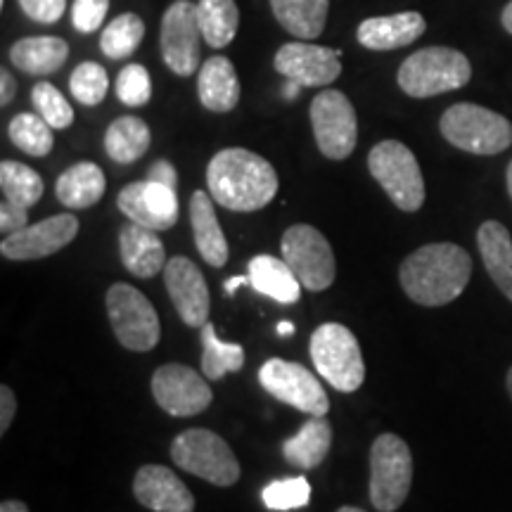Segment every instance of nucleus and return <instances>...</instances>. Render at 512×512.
Listing matches in <instances>:
<instances>
[{
  "instance_id": "nucleus-1",
  "label": "nucleus",
  "mask_w": 512,
  "mask_h": 512,
  "mask_svg": "<svg viewBox=\"0 0 512 512\" xmlns=\"http://www.w3.org/2000/svg\"><path fill=\"white\" fill-rule=\"evenodd\" d=\"M472 278V259L453 242H434L403 259L399 280L408 299L420 306H446L458 299Z\"/></svg>"
},
{
  "instance_id": "nucleus-2",
  "label": "nucleus",
  "mask_w": 512,
  "mask_h": 512,
  "mask_svg": "<svg viewBox=\"0 0 512 512\" xmlns=\"http://www.w3.org/2000/svg\"><path fill=\"white\" fill-rule=\"evenodd\" d=\"M207 185L214 202L230 211H256L278 195V174L273 164L245 147L216 152L207 166Z\"/></svg>"
},
{
  "instance_id": "nucleus-3",
  "label": "nucleus",
  "mask_w": 512,
  "mask_h": 512,
  "mask_svg": "<svg viewBox=\"0 0 512 512\" xmlns=\"http://www.w3.org/2000/svg\"><path fill=\"white\" fill-rule=\"evenodd\" d=\"M472 64L456 48L432 46L406 57L396 74L401 91L411 98H434V95L458 91L470 83Z\"/></svg>"
},
{
  "instance_id": "nucleus-4",
  "label": "nucleus",
  "mask_w": 512,
  "mask_h": 512,
  "mask_svg": "<svg viewBox=\"0 0 512 512\" xmlns=\"http://www.w3.org/2000/svg\"><path fill=\"white\" fill-rule=\"evenodd\" d=\"M441 136L470 155H498L512 145V124L503 114L472 102H458L441 114Z\"/></svg>"
},
{
  "instance_id": "nucleus-5",
  "label": "nucleus",
  "mask_w": 512,
  "mask_h": 512,
  "mask_svg": "<svg viewBox=\"0 0 512 512\" xmlns=\"http://www.w3.org/2000/svg\"><path fill=\"white\" fill-rule=\"evenodd\" d=\"M313 366L337 392L351 394L366 380L361 344L354 332L339 323H325L311 335Z\"/></svg>"
},
{
  "instance_id": "nucleus-6",
  "label": "nucleus",
  "mask_w": 512,
  "mask_h": 512,
  "mask_svg": "<svg viewBox=\"0 0 512 512\" xmlns=\"http://www.w3.org/2000/svg\"><path fill=\"white\" fill-rule=\"evenodd\" d=\"M413 484V456L396 434H380L370 448V503L380 512L399 510Z\"/></svg>"
},
{
  "instance_id": "nucleus-7",
  "label": "nucleus",
  "mask_w": 512,
  "mask_h": 512,
  "mask_svg": "<svg viewBox=\"0 0 512 512\" xmlns=\"http://www.w3.org/2000/svg\"><path fill=\"white\" fill-rule=\"evenodd\" d=\"M368 169L401 211L413 214L425 204V178L411 147L399 140H382L370 150Z\"/></svg>"
},
{
  "instance_id": "nucleus-8",
  "label": "nucleus",
  "mask_w": 512,
  "mask_h": 512,
  "mask_svg": "<svg viewBox=\"0 0 512 512\" xmlns=\"http://www.w3.org/2000/svg\"><path fill=\"white\" fill-rule=\"evenodd\" d=\"M171 460L190 472L216 486H233L240 479V463L233 448L211 430H185L171 444Z\"/></svg>"
},
{
  "instance_id": "nucleus-9",
  "label": "nucleus",
  "mask_w": 512,
  "mask_h": 512,
  "mask_svg": "<svg viewBox=\"0 0 512 512\" xmlns=\"http://www.w3.org/2000/svg\"><path fill=\"white\" fill-rule=\"evenodd\" d=\"M107 313L119 344L128 351H152L159 344V318L155 306L133 285L114 283L107 292Z\"/></svg>"
},
{
  "instance_id": "nucleus-10",
  "label": "nucleus",
  "mask_w": 512,
  "mask_h": 512,
  "mask_svg": "<svg viewBox=\"0 0 512 512\" xmlns=\"http://www.w3.org/2000/svg\"><path fill=\"white\" fill-rule=\"evenodd\" d=\"M280 252L306 290L323 292L335 283V254L318 228L306 226V223L290 226L280 242Z\"/></svg>"
},
{
  "instance_id": "nucleus-11",
  "label": "nucleus",
  "mask_w": 512,
  "mask_h": 512,
  "mask_svg": "<svg viewBox=\"0 0 512 512\" xmlns=\"http://www.w3.org/2000/svg\"><path fill=\"white\" fill-rule=\"evenodd\" d=\"M202 38L197 5L192 0L171 3L162 17V29H159V48H162L166 67L181 79L200 72Z\"/></svg>"
},
{
  "instance_id": "nucleus-12",
  "label": "nucleus",
  "mask_w": 512,
  "mask_h": 512,
  "mask_svg": "<svg viewBox=\"0 0 512 512\" xmlns=\"http://www.w3.org/2000/svg\"><path fill=\"white\" fill-rule=\"evenodd\" d=\"M311 126L318 150L328 159L342 162L358 143V121L351 100L342 91L318 93L311 102Z\"/></svg>"
},
{
  "instance_id": "nucleus-13",
  "label": "nucleus",
  "mask_w": 512,
  "mask_h": 512,
  "mask_svg": "<svg viewBox=\"0 0 512 512\" xmlns=\"http://www.w3.org/2000/svg\"><path fill=\"white\" fill-rule=\"evenodd\" d=\"M259 382L268 394L297 411L309 413L313 418H325L330 411V399L318 377L299 363L271 358L259 370Z\"/></svg>"
},
{
  "instance_id": "nucleus-14",
  "label": "nucleus",
  "mask_w": 512,
  "mask_h": 512,
  "mask_svg": "<svg viewBox=\"0 0 512 512\" xmlns=\"http://www.w3.org/2000/svg\"><path fill=\"white\" fill-rule=\"evenodd\" d=\"M152 394L159 406L176 418L200 415L214 399L211 387L202 380L200 373L181 363H166L157 368V373L152 375Z\"/></svg>"
},
{
  "instance_id": "nucleus-15",
  "label": "nucleus",
  "mask_w": 512,
  "mask_h": 512,
  "mask_svg": "<svg viewBox=\"0 0 512 512\" xmlns=\"http://www.w3.org/2000/svg\"><path fill=\"white\" fill-rule=\"evenodd\" d=\"M79 233V219L74 214H57L19 233L5 235L0 252L10 261H36L64 249Z\"/></svg>"
},
{
  "instance_id": "nucleus-16",
  "label": "nucleus",
  "mask_w": 512,
  "mask_h": 512,
  "mask_svg": "<svg viewBox=\"0 0 512 512\" xmlns=\"http://www.w3.org/2000/svg\"><path fill=\"white\" fill-rule=\"evenodd\" d=\"M273 67L285 79L302 83L304 88L328 86L342 74V62H339L337 50L316 46L311 41L285 43L275 53Z\"/></svg>"
},
{
  "instance_id": "nucleus-17",
  "label": "nucleus",
  "mask_w": 512,
  "mask_h": 512,
  "mask_svg": "<svg viewBox=\"0 0 512 512\" xmlns=\"http://www.w3.org/2000/svg\"><path fill=\"white\" fill-rule=\"evenodd\" d=\"M164 283L185 325L202 328L204 323H209V287L195 261H190L188 256H174L166 261Z\"/></svg>"
},
{
  "instance_id": "nucleus-18",
  "label": "nucleus",
  "mask_w": 512,
  "mask_h": 512,
  "mask_svg": "<svg viewBox=\"0 0 512 512\" xmlns=\"http://www.w3.org/2000/svg\"><path fill=\"white\" fill-rule=\"evenodd\" d=\"M119 209L138 226L152 230H169L178 221V197L174 188L155 181L128 183L117 197Z\"/></svg>"
},
{
  "instance_id": "nucleus-19",
  "label": "nucleus",
  "mask_w": 512,
  "mask_h": 512,
  "mask_svg": "<svg viewBox=\"0 0 512 512\" xmlns=\"http://www.w3.org/2000/svg\"><path fill=\"white\" fill-rule=\"evenodd\" d=\"M138 503L152 512H192L195 496L174 470L164 465H143L133 479Z\"/></svg>"
},
{
  "instance_id": "nucleus-20",
  "label": "nucleus",
  "mask_w": 512,
  "mask_h": 512,
  "mask_svg": "<svg viewBox=\"0 0 512 512\" xmlns=\"http://www.w3.org/2000/svg\"><path fill=\"white\" fill-rule=\"evenodd\" d=\"M427 22L420 12H396L387 17H368L358 24L356 38L368 50H399L425 34Z\"/></svg>"
},
{
  "instance_id": "nucleus-21",
  "label": "nucleus",
  "mask_w": 512,
  "mask_h": 512,
  "mask_svg": "<svg viewBox=\"0 0 512 512\" xmlns=\"http://www.w3.org/2000/svg\"><path fill=\"white\" fill-rule=\"evenodd\" d=\"M119 252L121 264L136 278H152L166 266L164 242L157 230L138 226L133 221L119 230Z\"/></svg>"
},
{
  "instance_id": "nucleus-22",
  "label": "nucleus",
  "mask_w": 512,
  "mask_h": 512,
  "mask_svg": "<svg viewBox=\"0 0 512 512\" xmlns=\"http://www.w3.org/2000/svg\"><path fill=\"white\" fill-rule=\"evenodd\" d=\"M197 95L209 112L226 114L240 102V79L228 57H209L197 76Z\"/></svg>"
},
{
  "instance_id": "nucleus-23",
  "label": "nucleus",
  "mask_w": 512,
  "mask_h": 512,
  "mask_svg": "<svg viewBox=\"0 0 512 512\" xmlns=\"http://www.w3.org/2000/svg\"><path fill=\"white\" fill-rule=\"evenodd\" d=\"M190 223L192 235H195V245L200 249L202 259L209 266L223 268L228 264V240L223 235L221 223L216 219L214 197L207 195L204 190H197L190 197Z\"/></svg>"
},
{
  "instance_id": "nucleus-24",
  "label": "nucleus",
  "mask_w": 512,
  "mask_h": 512,
  "mask_svg": "<svg viewBox=\"0 0 512 512\" xmlns=\"http://www.w3.org/2000/svg\"><path fill=\"white\" fill-rule=\"evenodd\" d=\"M249 285L264 297L273 299L278 304H297L302 297V283L287 266L285 259L259 254L249 261Z\"/></svg>"
},
{
  "instance_id": "nucleus-25",
  "label": "nucleus",
  "mask_w": 512,
  "mask_h": 512,
  "mask_svg": "<svg viewBox=\"0 0 512 512\" xmlns=\"http://www.w3.org/2000/svg\"><path fill=\"white\" fill-rule=\"evenodd\" d=\"M67 57L69 46L60 36H27L10 48V62L19 72L34 76L55 74Z\"/></svg>"
},
{
  "instance_id": "nucleus-26",
  "label": "nucleus",
  "mask_w": 512,
  "mask_h": 512,
  "mask_svg": "<svg viewBox=\"0 0 512 512\" xmlns=\"http://www.w3.org/2000/svg\"><path fill=\"white\" fill-rule=\"evenodd\" d=\"M477 247L498 290L512 302V238L498 221H486L477 230Z\"/></svg>"
},
{
  "instance_id": "nucleus-27",
  "label": "nucleus",
  "mask_w": 512,
  "mask_h": 512,
  "mask_svg": "<svg viewBox=\"0 0 512 512\" xmlns=\"http://www.w3.org/2000/svg\"><path fill=\"white\" fill-rule=\"evenodd\" d=\"M107 181L98 164L79 162L62 171L55 183V195L67 209H88L105 195Z\"/></svg>"
},
{
  "instance_id": "nucleus-28",
  "label": "nucleus",
  "mask_w": 512,
  "mask_h": 512,
  "mask_svg": "<svg viewBox=\"0 0 512 512\" xmlns=\"http://www.w3.org/2000/svg\"><path fill=\"white\" fill-rule=\"evenodd\" d=\"M271 10L287 34L313 41L328 24L330 0H271Z\"/></svg>"
},
{
  "instance_id": "nucleus-29",
  "label": "nucleus",
  "mask_w": 512,
  "mask_h": 512,
  "mask_svg": "<svg viewBox=\"0 0 512 512\" xmlns=\"http://www.w3.org/2000/svg\"><path fill=\"white\" fill-rule=\"evenodd\" d=\"M332 446V427L325 418H313L283 444V456L290 465L313 470L328 458Z\"/></svg>"
},
{
  "instance_id": "nucleus-30",
  "label": "nucleus",
  "mask_w": 512,
  "mask_h": 512,
  "mask_svg": "<svg viewBox=\"0 0 512 512\" xmlns=\"http://www.w3.org/2000/svg\"><path fill=\"white\" fill-rule=\"evenodd\" d=\"M150 126L138 117L114 119L105 133V152L117 164H133L150 150Z\"/></svg>"
},
{
  "instance_id": "nucleus-31",
  "label": "nucleus",
  "mask_w": 512,
  "mask_h": 512,
  "mask_svg": "<svg viewBox=\"0 0 512 512\" xmlns=\"http://www.w3.org/2000/svg\"><path fill=\"white\" fill-rule=\"evenodd\" d=\"M197 17H200L204 43L209 48H226L238 36L240 10L235 0H200L197 3Z\"/></svg>"
},
{
  "instance_id": "nucleus-32",
  "label": "nucleus",
  "mask_w": 512,
  "mask_h": 512,
  "mask_svg": "<svg viewBox=\"0 0 512 512\" xmlns=\"http://www.w3.org/2000/svg\"><path fill=\"white\" fill-rule=\"evenodd\" d=\"M202 335V373L207 380H221L228 373H238V370L245 366V351H242L240 344L223 342L216 335L214 325L204 323L200 328Z\"/></svg>"
},
{
  "instance_id": "nucleus-33",
  "label": "nucleus",
  "mask_w": 512,
  "mask_h": 512,
  "mask_svg": "<svg viewBox=\"0 0 512 512\" xmlns=\"http://www.w3.org/2000/svg\"><path fill=\"white\" fill-rule=\"evenodd\" d=\"M0 190H3V200L22 209H31L43 197V178L27 164L5 159L0 164Z\"/></svg>"
},
{
  "instance_id": "nucleus-34",
  "label": "nucleus",
  "mask_w": 512,
  "mask_h": 512,
  "mask_svg": "<svg viewBox=\"0 0 512 512\" xmlns=\"http://www.w3.org/2000/svg\"><path fill=\"white\" fill-rule=\"evenodd\" d=\"M145 38V24L136 12H124L107 24L100 36V50L110 60H124L136 53Z\"/></svg>"
},
{
  "instance_id": "nucleus-35",
  "label": "nucleus",
  "mask_w": 512,
  "mask_h": 512,
  "mask_svg": "<svg viewBox=\"0 0 512 512\" xmlns=\"http://www.w3.org/2000/svg\"><path fill=\"white\" fill-rule=\"evenodd\" d=\"M8 136L12 140V145L19 147L22 152H27L31 157H46L55 145L53 126H50L41 114L31 112H22L17 114L15 119H10Z\"/></svg>"
},
{
  "instance_id": "nucleus-36",
  "label": "nucleus",
  "mask_w": 512,
  "mask_h": 512,
  "mask_svg": "<svg viewBox=\"0 0 512 512\" xmlns=\"http://www.w3.org/2000/svg\"><path fill=\"white\" fill-rule=\"evenodd\" d=\"M107 88H110V76L98 62H81L69 76V91H72L74 100H79L86 107L100 105L105 100Z\"/></svg>"
},
{
  "instance_id": "nucleus-37",
  "label": "nucleus",
  "mask_w": 512,
  "mask_h": 512,
  "mask_svg": "<svg viewBox=\"0 0 512 512\" xmlns=\"http://www.w3.org/2000/svg\"><path fill=\"white\" fill-rule=\"evenodd\" d=\"M31 102H34L36 114H41L50 126L57 128V131L74 124L72 105H69V100L57 91L53 83L38 81L36 86L31 88Z\"/></svg>"
},
{
  "instance_id": "nucleus-38",
  "label": "nucleus",
  "mask_w": 512,
  "mask_h": 512,
  "mask_svg": "<svg viewBox=\"0 0 512 512\" xmlns=\"http://www.w3.org/2000/svg\"><path fill=\"white\" fill-rule=\"evenodd\" d=\"M261 501L268 510H297L309 505L311 501V484L306 477H287L278 479L264 486Z\"/></svg>"
},
{
  "instance_id": "nucleus-39",
  "label": "nucleus",
  "mask_w": 512,
  "mask_h": 512,
  "mask_svg": "<svg viewBox=\"0 0 512 512\" xmlns=\"http://www.w3.org/2000/svg\"><path fill=\"white\" fill-rule=\"evenodd\" d=\"M117 98L126 107H143L152 98V81L143 64H126L117 76Z\"/></svg>"
},
{
  "instance_id": "nucleus-40",
  "label": "nucleus",
  "mask_w": 512,
  "mask_h": 512,
  "mask_svg": "<svg viewBox=\"0 0 512 512\" xmlns=\"http://www.w3.org/2000/svg\"><path fill=\"white\" fill-rule=\"evenodd\" d=\"M110 0H74L72 5V24L81 34H93L105 22Z\"/></svg>"
},
{
  "instance_id": "nucleus-41",
  "label": "nucleus",
  "mask_w": 512,
  "mask_h": 512,
  "mask_svg": "<svg viewBox=\"0 0 512 512\" xmlns=\"http://www.w3.org/2000/svg\"><path fill=\"white\" fill-rule=\"evenodd\" d=\"M24 15L38 24H55L67 10V0H19Z\"/></svg>"
},
{
  "instance_id": "nucleus-42",
  "label": "nucleus",
  "mask_w": 512,
  "mask_h": 512,
  "mask_svg": "<svg viewBox=\"0 0 512 512\" xmlns=\"http://www.w3.org/2000/svg\"><path fill=\"white\" fill-rule=\"evenodd\" d=\"M29 209H22L17 207V204H12L8 200H3L0 204V230H3L5 235H12V233H19L22 228L29 226Z\"/></svg>"
},
{
  "instance_id": "nucleus-43",
  "label": "nucleus",
  "mask_w": 512,
  "mask_h": 512,
  "mask_svg": "<svg viewBox=\"0 0 512 512\" xmlns=\"http://www.w3.org/2000/svg\"><path fill=\"white\" fill-rule=\"evenodd\" d=\"M147 181H155V183H162L166 188H174L178 185V174H176V166L171 162H166V159H159L150 166V171H147Z\"/></svg>"
},
{
  "instance_id": "nucleus-44",
  "label": "nucleus",
  "mask_w": 512,
  "mask_h": 512,
  "mask_svg": "<svg viewBox=\"0 0 512 512\" xmlns=\"http://www.w3.org/2000/svg\"><path fill=\"white\" fill-rule=\"evenodd\" d=\"M17 413V399H15V392L8 387V384H3L0 387V434L8 432L12 418H15Z\"/></svg>"
},
{
  "instance_id": "nucleus-45",
  "label": "nucleus",
  "mask_w": 512,
  "mask_h": 512,
  "mask_svg": "<svg viewBox=\"0 0 512 512\" xmlns=\"http://www.w3.org/2000/svg\"><path fill=\"white\" fill-rule=\"evenodd\" d=\"M17 93V83L15 76H10L8 69H0V105L8 107L12 100H15Z\"/></svg>"
},
{
  "instance_id": "nucleus-46",
  "label": "nucleus",
  "mask_w": 512,
  "mask_h": 512,
  "mask_svg": "<svg viewBox=\"0 0 512 512\" xmlns=\"http://www.w3.org/2000/svg\"><path fill=\"white\" fill-rule=\"evenodd\" d=\"M249 283V273L247 275H238V278H228L226 283H223V287H226V294H235V290L242 285Z\"/></svg>"
},
{
  "instance_id": "nucleus-47",
  "label": "nucleus",
  "mask_w": 512,
  "mask_h": 512,
  "mask_svg": "<svg viewBox=\"0 0 512 512\" xmlns=\"http://www.w3.org/2000/svg\"><path fill=\"white\" fill-rule=\"evenodd\" d=\"M302 83H297V81H290L287 79L285 81V88H283V95L287 100H294V98H299V91H302Z\"/></svg>"
},
{
  "instance_id": "nucleus-48",
  "label": "nucleus",
  "mask_w": 512,
  "mask_h": 512,
  "mask_svg": "<svg viewBox=\"0 0 512 512\" xmlns=\"http://www.w3.org/2000/svg\"><path fill=\"white\" fill-rule=\"evenodd\" d=\"M0 512H29V508L22 501H3Z\"/></svg>"
},
{
  "instance_id": "nucleus-49",
  "label": "nucleus",
  "mask_w": 512,
  "mask_h": 512,
  "mask_svg": "<svg viewBox=\"0 0 512 512\" xmlns=\"http://www.w3.org/2000/svg\"><path fill=\"white\" fill-rule=\"evenodd\" d=\"M501 22H503V29L508 31V34H512V0H510L508 5H505V8H503Z\"/></svg>"
},
{
  "instance_id": "nucleus-50",
  "label": "nucleus",
  "mask_w": 512,
  "mask_h": 512,
  "mask_svg": "<svg viewBox=\"0 0 512 512\" xmlns=\"http://www.w3.org/2000/svg\"><path fill=\"white\" fill-rule=\"evenodd\" d=\"M292 332H294V325L290 323V320H283V323L278 325V335L280 337H290Z\"/></svg>"
},
{
  "instance_id": "nucleus-51",
  "label": "nucleus",
  "mask_w": 512,
  "mask_h": 512,
  "mask_svg": "<svg viewBox=\"0 0 512 512\" xmlns=\"http://www.w3.org/2000/svg\"><path fill=\"white\" fill-rule=\"evenodd\" d=\"M505 183H508V192H510V197H512V162L508 166V174H505Z\"/></svg>"
},
{
  "instance_id": "nucleus-52",
  "label": "nucleus",
  "mask_w": 512,
  "mask_h": 512,
  "mask_svg": "<svg viewBox=\"0 0 512 512\" xmlns=\"http://www.w3.org/2000/svg\"><path fill=\"white\" fill-rule=\"evenodd\" d=\"M337 512H366V510H361V508H351V505H344V508H339Z\"/></svg>"
},
{
  "instance_id": "nucleus-53",
  "label": "nucleus",
  "mask_w": 512,
  "mask_h": 512,
  "mask_svg": "<svg viewBox=\"0 0 512 512\" xmlns=\"http://www.w3.org/2000/svg\"><path fill=\"white\" fill-rule=\"evenodd\" d=\"M508 394H510V399H512V368H510V373H508Z\"/></svg>"
},
{
  "instance_id": "nucleus-54",
  "label": "nucleus",
  "mask_w": 512,
  "mask_h": 512,
  "mask_svg": "<svg viewBox=\"0 0 512 512\" xmlns=\"http://www.w3.org/2000/svg\"><path fill=\"white\" fill-rule=\"evenodd\" d=\"M0 5H5V0H0Z\"/></svg>"
}]
</instances>
